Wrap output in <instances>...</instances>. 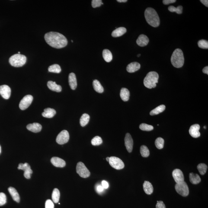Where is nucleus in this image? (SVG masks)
<instances>
[{"mask_svg": "<svg viewBox=\"0 0 208 208\" xmlns=\"http://www.w3.org/2000/svg\"><path fill=\"white\" fill-rule=\"evenodd\" d=\"M44 39L48 44L55 48H62L68 44L66 38L58 32H50L46 33Z\"/></svg>", "mask_w": 208, "mask_h": 208, "instance_id": "obj_1", "label": "nucleus"}, {"mask_svg": "<svg viewBox=\"0 0 208 208\" xmlns=\"http://www.w3.org/2000/svg\"><path fill=\"white\" fill-rule=\"evenodd\" d=\"M145 17L147 22L152 26L156 27L160 25L159 16L153 8H146L145 12Z\"/></svg>", "mask_w": 208, "mask_h": 208, "instance_id": "obj_2", "label": "nucleus"}, {"mask_svg": "<svg viewBox=\"0 0 208 208\" xmlns=\"http://www.w3.org/2000/svg\"><path fill=\"white\" fill-rule=\"evenodd\" d=\"M171 62L175 67L180 68L183 66L184 63V57L181 49H177L174 51L171 57Z\"/></svg>", "mask_w": 208, "mask_h": 208, "instance_id": "obj_3", "label": "nucleus"}, {"mask_svg": "<svg viewBox=\"0 0 208 208\" xmlns=\"http://www.w3.org/2000/svg\"><path fill=\"white\" fill-rule=\"evenodd\" d=\"M159 75L155 71L148 72L144 79L143 83L147 88L152 89L155 88L158 83Z\"/></svg>", "mask_w": 208, "mask_h": 208, "instance_id": "obj_4", "label": "nucleus"}, {"mask_svg": "<svg viewBox=\"0 0 208 208\" xmlns=\"http://www.w3.org/2000/svg\"><path fill=\"white\" fill-rule=\"evenodd\" d=\"M26 57L21 54L14 55L9 59L10 65L15 67H20L24 65L26 62Z\"/></svg>", "mask_w": 208, "mask_h": 208, "instance_id": "obj_5", "label": "nucleus"}, {"mask_svg": "<svg viewBox=\"0 0 208 208\" xmlns=\"http://www.w3.org/2000/svg\"><path fill=\"white\" fill-rule=\"evenodd\" d=\"M76 171L77 174L82 178H88L90 175V171L83 162H79L77 164Z\"/></svg>", "mask_w": 208, "mask_h": 208, "instance_id": "obj_6", "label": "nucleus"}, {"mask_svg": "<svg viewBox=\"0 0 208 208\" xmlns=\"http://www.w3.org/2000/svg\"><path fill=\"white\" fill-rule=\"evenodd\" d=\"M176 191L179 194L183 197H186L189 194V189L187 183L185 182L176 184L175 185Z\"/></svg>", "mask_w": 208, "mask_h": 208, "instance_id": "obj_7", "label": "nucleus"}, {"mask_svg": "<svg viewBox=\"0 0 208 208\" xmlns=\"http://www.w3.org/2000/svg\"><path fill=\"white\" fill-rule=\"evenodd\" d=\"M109 164L116 170H121L124 168V163L120 158L115 157H110Z\"/></svg>", "mask_w": 208, "mask_h": 208, "instance_id": "obj_8", "label": "nucleus"}, {"mask_svg": "<svg viewBox=\"0 0 208 208\" xmlns=\"http://www.w3.org/2000/svg\"><path fill=\"white\" fill-rule=\"evenodd\" d=\"M69 139V133L67 131L62 130L57 136L56 142L59 145H63L67 143Z\"/></svg>", "mask_w": 208, "mask_h": 208, "instance_id": "obj_9", "label": "nucleus"}, {"mask_svg": "<svg viewBox=\"0 0 208 208\" xmlns=\"http://www.w3.org/2000/svg\"><path fill=\"white\" fill-rule=\"evenodd\" d=\"M33 100V97L31 95L25 96L20 101L19 107L21 110H24L28 108L31 104Z\"/></svg>", "mask_w": 208, "mask_h": 208, "instance_id": "obj_10", "label": "nucleus"}, {"mask_svg": "<svg viewBox=\"0 0 208 208\" xmlns=\"http://www.w3.org/2000/svg\"><path fill=\"white\" fill-rule=\"evenodd\" d=\"M19 170H22L24 171V175L26 178L30 179V175L33 174V171L30 168V166L27 163L24 164L20 163L19 164L18 167Z\"/></svg>", "mask_w": 208, "mask_h": 208, "instance_id": "obj_11", "label": "nucleus"}, {"mask_svg": "<svg viewBox=\"0 0 208 208\" xmlns=\"http://www.w3.org/2000/svg\"><path fill=\"white\" fill-rule=\"evenodd\" d=\"M172 175L176 184H179L184 181V174L182 171L179 169H176L173 171Z\"/></svg>", "mask_w": 208, "mask_h": 208, "instance_id": "obj_12", "label": "nucleus"}, {"mask_svg": "<svg viewBox=\"0 0 208 208\" xmlns=\"http://www.w3.org/2000/svg\"><path fill=\"white\" fill-rule=\"evenodd\" d=\"M11 94V89L8 86L3 85L0 86V94L6 100L9 98Z\"/></svg>", "mask_w": 208, "mask_h": 208, "instance_id": "obj_13", "label": "nucleus"}, {"mask_svg": "<svg viewBox=\"0 0 208 208\" xmlns=\"http://www.w3.org/2000/svg\"><path fill=\"white\" fill-rule=\"evenodd\" d=\"M125 146H126L128 152L131 153L133 150V142L130 134H126L125 139Z\"/></svg>", "mask_w": 208, "mask_h": 208, "instance_id": "obj_14", "label": "nucleus"}, {"mask_svg": "<svg viewBox=\"0 0 208 208\" xmlns=\"http://www.w3.org/2000/svg\"><path fill=\"white\" fill-rule=\"evenodd\" d=\"M200 126L198 124L193 125L190 126L189 133L192 137L194 138H198L200 136V133L199 132Z\"/></svg>", "mask_w": 208, "mask_h": 208, "instance_id": "obj_15", "label": "nucleus"}, {"mask_svg": "<svg viewBox=\"0 0 208 208\" xmlns=\"http://www.w3.org/2000/svg\"><path fill=\"white\" fill-rule=\"evenodd\" d=\"M51 161L52 164L56 167L62 168L66 165V162L65 161L58 157H53L51 159Z\"/></svg>", "mask_w": 208, "mask_h": 208, "instance_id": "obj_16", "label": "nucleus"}, {"mask_svg": "<svg viewBox=\"0 0 208 208\" xmlns=\"http://www.w3.org/2000/svg\"><path fill=\"white\" fill-rule=\"evenodd\" d=\"M149 40L147 36L144 34L139 35L136 40V43L141 47H144L146 46L149 43Z\"/></svg>", "mask_w": 208, "mask_h": 208, "instance_id": "obj_17", "label": "nucleus"}, {"mask_svg": "<svg viewBox=\"0 0 208 208\" xmlns=\"http://www.w3.org/2000/svg\"><path fill=\"white\" fill-rule=\"evenodd\" d=\"M140 65L137 62H132L128 65L126 70L129 73H133L139 70L140 68Z\"/></svg>", "mask_w": 208, "mask_h": 208, "instance_id": "obj_18", "label": "nucleus"}, {"mask_svg": "<svg viewBox=\"0 0 208 208\" xmlns=\"http://www.w3.org/2000/svg\"><path fill=\"white\" fill-rule=\"evenodd\" d=\"M42 126L40 123H34L30 124L27 126V129L29 130L34 133H38L40 132L42 129Z\"/></svg>", "mask_w": 208, "mask_h": 208, "instance_id": "obj_19", "label": "nucleus"}, {"mask_svg": "<svg viewBox=\"0 0 208 208\" xmlns=\"http://www.w3.org/2000/svg\"><path fill=\"white\" fill-rule=\"evenodd\" d=\"M69 83L71 89L75 90L76 88L77 83L76 76L73 72L70 73L69 76Z\"/></svg>", "mask_w": 208, "mask_h": 208, "instance_id": "obj_20", "label": "nucleus"}, {"mask_svg": "<svg viewBox=\"0 0 208 208\" xmlns=\"http://www.w3.org/2000/svg\"><path fill=\"white\" fill-rule=\"evenodd\" d=\"M48 87L52 91L56 92H60L62 90V87L60 85L56 84V82L53 81H49L47 83Z\"/></svg>", "mask_w": 208, "mask_h": 208, "instance_id": "obj_21", "label": "nucleus"}, {"mask_svg": "<svg viewBox=\"0 0 208 208\" xmlns=\"http://www.w3.org/2000/svg\"><path fill=\"white\" fill-rule=\"evenodd\" d=\"M126 32V29L124 27H120L113 30L111 35L113 37H117L123 36Z\"/></svg>", "mask_w": 208, "mask_h": 208, "instance_id": "obj_22", "label": "nucleus"}, {"mask_svg": "<svg viewBox=\"0 0 208 208\" xmlns=\"http://www.w3.org/2000/svg\"><path fill=\"white\" fill-rule=\"evenodd\" d=\"M8 191L14 200L17 203H19L20 196L16 190L13 187H10L8 188Z\"/></svg>", "mask_w": 208, "mask_h": 208, "instance_id": "obj_23", "label": "nucleus"}, {"mask_svg": "<svg viewBox=\"0 0 208 208\" xmlns=\"http://www.w3.org/2000/svg\"><path fill=\"white\" fill-rule=\"evenodd\" d=\"M143 190L146 194L151 195L153 191V188L149 182L145 181L143 184Z\"/></svg>", "mask_w": 208, "mask_h": 208, "instance_id": "obj_24", "label": "nucleus"}, {"mask_svg": "<svg viewBox=\"0 0 208 208\" xmlns=\"http://www.w3.org/2000/svg\"><path fill=\"white\" fill-rule=\"evenodd\" d=\"M56 114V111L54 109L47 108L44 109V111L42 113V115L43 117L47 118H52Z\"/></svg>", "mask_w": 208, "mask_h": 208, "instance_id": "obj_25", "label": "nucleus"}, {"mask_svg": "<svg viewBox=\"0 0 208 208\" xmlns=\"http://www.w3.org/2000/svg\"><path fill=\"white\" fill-rule=\"evenodd\" d=\"M120 96L123 101H127L129 100L130 93L127 88H122L121 90Z\"/></svg>", "mask_w": 208, "mask_h": 208, "instance_id": "obj_26", "label": "nucleus"}, {"mask_svg": "<svg viewBox=\"0 0 208 208\" xmlns=\"http://www.w3.org/2000/svg\"><path fill=\"white\" fill-rule=\"evenodd\" d=\"M189 178L190 182L193 184H198L200 182L201 180L198 175L193 173H190Z\"/></svg>", "mask_w": 208, "mask_h": 208, "instance_id": "obj_27", "label": "nucleus"}, {"mask_svg": "<svg viewBox=\"0 0 208 208\" xmlns=\"http://www.w3.org/2000/svg\"><path fill=\"white\" fill-rule=\"evenodd\" d=\"M93 85L94 90L97 92L101 93L104 91V88L100 83V81L97 80H94L93 81Z\"/></svg>", "mask_w": 208, "mask_h": 208, "instance_id": "obj_28", "label": "nucleus"}, {"mask_svg": "<svg viewBox=\"0 0 208 208\" xmlns=\"http://www.w3.org/2000/svg\"><path fill=\"white\" fill-rule=\"evenodd\" d=\"M103 56L104 60L108 62H111L113 59L112 54L108 49H105L103 51Z\"/></svg>", "mask_w": 208, "mask_h": 208, "instance_id": "obj_29", "label": "nucleus"}, {"mask_svg": "<svg viewBox=\"0 0 208 208\" xmlns=\"http://www.w3.org/2000/svg\"><path fill=\"white\" fill-rule=\"evenodd\" d=\"M90 116L86 113L83 114L80 119V124L83 127L86 125L89 122Z\"/></svg>", "mask_w": 208, "mask_h": 208, "instance_id": "obj_30", "label": "nucleus"}, {"mask_svg": "<svg viewBox=\"0 0 208 208\" xmlns=\"http://www.w3.org/2000/svg\"><path fill=\"white\" fill-rule=\"evenodd\" d=\"M165 109V106L164 104H162L152 110L150 112V115H151L153 116L159 114V113L163 112Z\"/></svg>", "mask_w": 208, "mask_h": 208, "instance_id": "obj_31", "label": "nucleus"}, {"mask_svg": "<svg viewBox=\"0 0 208 208\" xmlns=\"http://www.w3.org/2000/svg\"><path fill=\"white\" fill-rule=\"evenodd\" d=\"M60 192L58 189H55L52 193V198L53 201L55 203H57L59 202L60 198Z\"/></svg>", "mask_w": 208, "mask_h": 208, "instance_id": "obj_32", "label": "nucleus"}, {"mask_svg": "<svg viewBox=\"0 0 208 208\" xmlns=\"http://www.w3.org/2000/svg\"><path fill=\"white\" fill-rule=\"evenodd\" d=\"M48 71L50 72L59 73L62 71V69L59 65L58 64H54L49 67Z\"/></svg>", "mask_w": 208, "mask_h": 208, "instance_id": "obj_33", "label": "nucleus"}, {"mask_svg": "<svg viewBox=\"0 0 208 208\" xmlns=\"http://www.w3.org/2000/svg\"><path fill=\"white\" fill-rule=\"evenodd\" d=\"M168 9L171 12H175L177 14H180L182 13L183 7L179 5L175 8L174 6L171 5L168 7Z\"/></svg>", "mask_w": 208, "mask_h": 208, "instance_id": "obj_34", "label": "nucleus"}, {"mask_svg": "<svg viewBox=\"0 0 208 208\" xmlns=\"http://www.w3.org/2000/svg\"><path fill=\"white\" fill-rule=\"evenodd\" d=\"M140 152L141 155L143 157H147L150 155L149 149L145 145H142L141 146Z\"/></svg>", "mask_w": 208, "mask_h": 208, "instance_id": "obj_35", "label": "nucleus"}, {"mask_svg": "<svg viewBox=\"0 0 208 208\" xmlns=\"http://www.w3.org/2000/svg\"><path fill=\"white\" fill-rule=\"evenodd\" d=\"M197 169L201 175H204L207 169V166L204 164H200L198 165Z\"/></svg>", "mask_w": 208, "mask_h": 208, "instance_id": "obj_36", "label": "nucleus"}, {"mask_svg": "<svg viewBox=\"0 0 208 208\" xmlns=\"http://www.w3.org/2000/svg\"><path fill=\"white\" fill-rule=\"evenodd\" d=\"M164 140L162 138H158L156 139L155 145L156 147L158 149H161L164 148Z\"/></svg>", "mask_w": 208, "mask_h": 208, "instance_id": "obj_37", "label": "nucleus"}, {"mask_svg": "<svg viewBox=\"0 0 208 208\" xmlns=\"http://www.w3.org/2000/svg\"><path fill=\"white\" fill-rule=\"evenodd\" d=\"M91 142L93 145L98 146L102 143L103 140L100 136H96L92 139Z\"/></svg>", "mask_w": 208, "mask_h": 208, "instance_id": "obj_38", "label": "nucleus"}, {"mask_svg": "<svg viewBox=\"0 0 208 208\" xmlns=\"http://www.w3.org/2000/svg\"><path fill=\"white\" fill-rule=\"evenodd\" d=\"M139 129L143 131H150L154 129L153 126L145 123H142L139 126Z\"/></svg>", "mask_w": 208, "mask_h": 208, "instance_id": "obj_39", "label": "nucleus"}, {"mask_svg": "<svg viewBox=\"0 0 208 208\" xmlns=\"http://www.w3.org/2000/svg\"><path fill=\"white\" fill-rule=\"evenodd\" d=\"M199 47L201 48L208 49V42L207 41L202 40L199 41L198 43Z\"/></svg>", "mask_w": 208, "mask_h": 208, "instance_id": "obj_40", "label": "nucleus"}, {"mask_svg": "<svg viewBox=\"0 0 208 208\" xmlns=\"http://www.w3.org/2000/svg\"><path fill=\"white\" fill-rule=\"evenodd\" d=\"M6 202L7 198L5 193H0V206H3Z\"/></svg>", "mask_w": 208, "mask_h": 208, "instance_id": "obj_41", "label": "nucleus"}, {"mask_svg": "<svg viewBox=\"0 0 208 208\" xmlns=\"http://www.w3.org/2000/svg\"><path fill=\"white\" fill-rule=\"evenodd\" d=\"M103 4L102 1L101 0H93L91 2V5L93 8H96L97 7H100L101 5Z\"/></svg>", "mask_w": 208, "mask_h": 208, "instance_id": "obj_42", "label": "nucleus"}, {"mask_svg": "<svg viewBox=\"0 0 208 208\" xmlns=\"http://www.w3.org/2000/svg\"><path fill=\"white\" fill-rule=\"evenodd\" d=\"M45 208H54V204L51 200H46L45 203Z\"/></svg>", "mask_w": 208, "mask_h": 208, "instance_id": "obj_43", "label": "nucleus"}, {"mask_svg": "<svg viewBox=\"0 0 208 208\" xmlns=\"http://www.w3.org/2000/svg\"><path fill=\"white\" fill-rule=\"evenodd\" d=\"M156 208H166L165 206L164 202L161 201H157Z\"/></svg>", "mask_w": 208, "mask_h": 208, "instance_id": "obj_44", "label": "nucleus"}, {"mask_svg": "<svg viewBox=\"0 0 208 208\" xmlns=\"http://www.w3.org/2000/svg\"><path fill=\"white\" fill-rule=\"evenodd\" d=\"M176 1L175 0H164L163 3L165 5H168L169 4L174 3Z\"/></svg>", "mask_w": 208, "mask_h": 208, "instance_id": "obj_45", "label": "nucleus"}, {"mask_svg": "<svg viewBox=\"0 0 208 208\" xmlns=\"http://www.w3.org/2000/svg\"><path fill=\"white\" fill-rule=\"evenodd\" d=\"M102 186L104 189H107L109 187L108 183L107 182L105 181V180H103L101 182Z\"/></svg>", "mask_w": 208, "mask_h": 208, "instance_id": "obj_46", "label": "nucleus"}, {"mask_svg": "<svg viewBox=\"0 0 208 208\" xmlns=\"http://www.w3.org/2000/svg\"><path fill=\"white\" fill-rule=\"evenodd\" d=\"M104 189L103 188L102 185H99L97 187V191L99 193H101V192H103Z\"/></svg>", "mask_w": 208, "mask_h": 208, "instance_id": "obj_47", "label": "nucleus"}, {"mask_svg": "<svg viewBox=\"0 0 208 208\" xmlns=\"http://www.w3.org/2000/svg\"><path fill=\"white\" fill-rule=\"evenodd\" d=\"M200 2L206 7H208V1L207 0H201Z\"/></svg>", "mask_w": 208, "mask_h": 208, "instance_id": "obj_48", "label": "nucleus"}, {"mask_svg": "<svg viewBox=\"0 0 208 208\" xmlns=\"http://www.w3.org/2000/svg\"><path fill=\"white\" fill-rule=\"evenodd\" d=\"M203 73L208 75V67L206 66L203 69Z\"/></svg>", "mask_w": 208, "mask_h": 208, "instance_id": "obj_49", "label": "nucleus"}, {"mask_svg": "<svg viewBox=\"0 0 208 208\" xmlns=\"http://www.w3.org/2000/svg\"><path fill=\"white\" fill-rule=\"evenodd\" d=\"M117 1L119 2H126L127 0H117Z\"/></svg>", "mask_w": 208, "mask_h": 208, "instance_id": "obj_50", "label": "nucleus"}, {"mask_svg": "<svg viewBox=\"0 0 208 208\" xmlns=\"http://www.w3.org/2000/svg\"><path fill=\"white\" fill-rule=\"evenodd\" d=\"M106 160H107V161L109 162V160H110V157H107L106 158Z\"/></svg>", "mask_w": 208, "mask_h": 208, "instance_id": "obj_51", "label": "nucleus"}, {"mask_svg": "<svg viewBox=\"0 0 208 208\" xmlns=\"http://www.w3.org/2000/svg\"><path fill=\"white\" fill-rule=\"evenodd\" d=\"M140 56H141L140 54H139V55H138L137 57H139Z\"/></svg>", "mask_w": 208, "mask_h": 208, "instance_id": "obj_52", "label": "nucleus"}, {"mask_svg": "<svg viewBox=\"0 0 208 208\" xmlns=\"http://www.w3.org/2000/svg\"><path fill=\"white\" fill-rule=\"evenodd\" d=\"M1 146H0V153H1Z\"/></svg>", "mask_w": 208, "mask_h": 208, "instance_id": "obj_53", "label": "nucleus"}, {"mask_svg": "<svg viewBox=\"0 0 208 208\" xmlns=\"http://www.w3.org/2000/svg\"><path fill=\"white\" fill-rule=\"evenodd\" d=\"M71 42H72V43H73V41H72V40H71Z\"/></svg>", "mask_w": 208, "mask_h": 208, "instance_id": "obj_54", "label": "nucleus"}]
</instances>
